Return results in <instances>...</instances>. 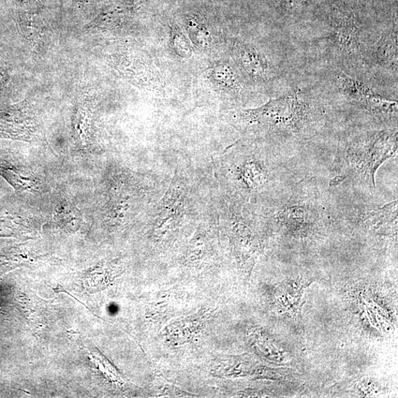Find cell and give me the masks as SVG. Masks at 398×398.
Here are the masks:
<instances>
[{
    "instance_id": "cell-2",
    "label": "cell",
    "mask_w": 398,
    "mask_h": 398,
    "mask_svg": "<svg viewBox=\"0 0 398 398\" xmlns=\"http://www.w3.org/2000/svg\"><path fill=\"white\" fill-rule=\"evenodd\" d=\"M397 150V131H382L364 137L350 147L352 165L369 186L375 188V173L383 161L394 157Z\"/></svg>"
},
{
    "instance_id": "cell-5",
    "label": "cell",
    "mask_w": 398,
    "mask_h": 398,
    "mask_svg": "<svg viewBox=\"0 0 398 398\" xmlns=\"http://www.w3.org/2000/svg\"><path fill=\"white\" fill-rule=\"evenodd\" d=\"M331 38L336 51L346 58H354L360 55L364 47L361 32L357 25L345 21L336 26Z\"/></svg>"
},
{
    "instance_id": "cell-8",
    "label": "cell",
    "mask_w": 398,
    "mask_h": 398,
    "mask_svg": "<svg viewBox=\"0 0 398 398\" xmlns=\"http://www.w3.org/2000/svg\"><path fill=\"white\" fill-rule=\"evenodd\" d=\"M377 65L383 67L397 68V32L392 29L382 36L372 53Z\"/></svg>"
},
{
    "instance_id": "cell-10",
    "label": "cell",
    "mask_w": 398,
    "mask_h": 398,
    "mask_svg": "<svg viewBox=\"0 0 398 398\" xmlns=\"http://www.w3.org/2000/svg\"><path fill=\"white\" fill-rule=\"evenodd\" d=\"M171 41L172 47L177 55L183 58H188L193 54V47L191 46L190 40L177 25H174L171 29Z\"/></svg>"
},
{
    "instance_id": "cell-7",
    "label": "cell",
    "mask_w": 398,
    "mask_h": 398,
    "mask_svg": "<svg viewBox=\"0 0 398 398\" xmlns=\"http://www.w3.org/2000/svg\"><path fill=\"white\" fill-rule=\"evenodd\" d=\"M121 273V265L117 262L102 263L84 273L83 284L87 291L96 293L108 287L114 279Z\"/></svg>"
},
{
    "instance_id": "cell-4",
    "label": "cell",
    "mask_w": 398,
    "mask_h": 398,
    "mask_svg": "<svg viewBox=\"0 0 398 398\" xmlns=\"http://www.w3.org/2000/svg\"><path fill=\"white\" fill-rule=\"evenodd\" d=\"M336 79L339 91L348 98L360 103L366 110L377 115L387 110L388 100L363 82L354 79L343 72L338 74Z\"/></svg>"
},
{
    "instance_id": "cell-3",
    "label": "cell",
    "mask_w": 398,
    "mask_h": 398,
    "mask_svg": "<svg viewBox=\"0 0 398 398\" xmlns=\"http://www.w3.org/2000/svg\"><path fill=\"white\" fill-rule=\"evenodd\" d=\"M236 67L246 79L256 83H267L275 77L274 69L267 56L253 44L236 40L232 46Z\"/></svg>"
},
{
    "instance_id": "cell-9",
    "label": "cell",
    "mask_w": 398,
    "mask_h": 398,
    "mask_svg": "<svg viewBox=\"0 0 398 398\" xmlns=\"http://www.w3.org/2000/svg\"><path fill=\"white\" fill-rule=\"evenodd\" d=\"M185 25L190 40L195 46L202 48L211 46L212 40L211 31L199 15L187 14Z\"/></svg>"
},
{
    "instance_id": "cell-11",
    "label": "cell",
    "mask_w": 398,
    "mask_h": 398,
    "mask_svg": "<svg viewBox=\"0 0 398 398\" xmlns=\"http://www.w3.org/2000/svg\"><path fill=\"white\" fill-rule=\"evenodd\" d=\"M0 173L4 175L5 178L17 190H25L32 187V185L29 183L31 181L10 169L0 168Z\"/></svg>"
},
{
    "instance_id": "cell-6",
    "label": "cell",
    "mask_w": 398,
    "mask_h": 398,
    "mask_svg": "<svg viewBox=\"0 0 398 398\" xmlns=\"http://www.w3.org/2000/svg\"><path fill=\"white\" fill-rule=\"evenodd\" d=\"M240 74L239 69L230 63L225 62L215 65L211 68L209 75L211 82L219 90L238 95L245 92Z\"/></svg>"
},
{
    "instance_id": "cell-1",
    "label": "cell",
    "mask_w": 398,
    "mask_h": 398,
    "mask_svg": "<svg viewBox=\"0 0 398 398\" xmlns=\"http://www.w3.org/2000/svg\"><path fill=\"white\" fill-rule=\"evenodd\" d=\"M313 114L312 102L298 90L271 99L258 108L237 110L233 116L236 124L246 130L297 133L312 121Z\"/></svg>"
}]
</instances>
